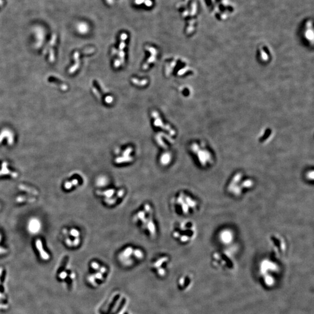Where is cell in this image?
I'll list each match as a JSON object with an SVG mask.
<instances>
[{
	"mask_svg": "<svg viewBox=\"0 0 314 314\" xmlns=\"http://www.w3.org/2000/svg\"><path fill=\"white\" fill-rule=\"evenodd\" d=\"M1 173L2 175H8L11 174V175L13 178H16L18 176V174L15 172H11L9 169L7 168V164L6 162H4L2 164V169H1Z\"/></svg>",
	"mask_w": 314,
	"mask_h": 314,
	"instance_id": "obj_20",
	"label": "cell"
},
{
	"mask_svg": "<svg viewBox=\"0 0 314 314\" xmlns=\"http://www.w3.org/2000/svg\"><path fill=\"white\" fill-rule=\"evenodd\" d=\"M304 178L305 181L308 183H312L314 182V172L313 168H309L304 172Z\"/></svg>",
	"mask_w": 314,
	"mask_h": 314,
	"instance_id": "obj_18",
	"label": "cell"
},
{
	"mask_svg": "<svg viewBox=\"0 0 314 314\" xmlns=\"http://www.w3.org/2000/svg\"><path fill=\"white\" fill-rule=\"evenodd\" d=\"M0 175H2V173H1V171H0Z\"/></svg>",
	"mask_w": 314,
	"mask_h": 314,
	"instance_id": "obj_30",
	"label": "cell"
},
{
	"mask_svg": "<svg viewBox=\"0 0 314 314\" xmlns=\"http://www.w3.org/2000/svg\"><path fill=\"white\" fill-rule=\"evenodd\" d=\"M197 234V228L195 223L189 220L182 222L178 228L173 231L172 236L182 244L193 242Z\"/></svg>",
	"mask_w": 314,
	"mask_h": 314,
	"instance_id": "obj_5",
	"label": "cell"
},
{
	"mask_svg": "<svg viewBox=\"0 0 314 314\" xmlns=\"http://www.w3.org/2000/svg\"><path fill=\"white\" fill-rule=\"evenodd\" d=\"M133 251H134V248H133L131 246H128V247L125 248L121 252L119 256L120 260L127 265L131 264L132 262H133V260L132 259L131 257L132 256L134 259H135V257L133 256Z\"/></svg>",
	"mask_w": 314,
	"mask_h": 314,
	"instance_id": "obj_12",
	"label": "cell"
},
{
	"mask_svg": "<svg viewBox=\"0 0 314 314\" xmlns=\"http://www.w3.org/2000/svg\"><path fill=\"white\" fill-rule=\"evenodd\" d=\"M153 216L151 206L146 204L143 210L138 211L135 214L134 220L140 223L141 228L147 231L151 236H154L156 234L157 229Z\"/></svg>",
	"mask_w": 314,
	"mask_h": 314,
	"instance_id": "obj_6",
	"label": "cell"
},
{
	"mask_svg": "<svg viewBox=\"0 0 314 314\" xmlns=\"http://www.w3.org/2000/svg\"><path fill=\"white\" fill-rule=\"evenodd\" d=\"M257 58L262 63H268L272 59V53L267 45H260L257 49Z\"/></svg>",
	"mask_w": 314,
	"mask_h": 314,
	"instance_id": "obj_11",
	"label": "cell"
},
{
	"mask_svg": "<svg viewBox=\"0 0 314 314\" xmlns=\"http://www.w3.org/2000/svg\"><path fill=\"white\" fill-rule=\"evenodd\" d=\"M66 242H67V246H73L72 241L69 238H67L66 239Z\"/></svg>",
	"mask_w": 314,
	"mask_h": 314,
	"instance_id": "obj_28",
	"label": "cell"
},
{
	"mask_svg": "<svg viewBox=\"0 0 314 314\" xmlns=\"http://www.w3.org/2000/svg\"><path fill=\"white\" fill-rule=\"evenodd\" d=\"M4 252H5V250L4 249V248H2L0 247V253H2Z\"/></svg>",
	"mask_w": 314,
	"mask_h": 314,
	"instance_id": "obj_29",
	"label": "cell"
},
{
	"mask_svg": "<svg viewBox=\"0 0 314 314\" xmlns=\"http://www.w3.org/2000/svg\"><path fill=\"white\" fill-rule=\"evenodd\" d=\"M256 180L243 171L234 172L229 178L225 190L231 197L240 198L256 186Z\"/></svg>",
	"mask_w": 314,
	"mask_h": 314,
	"instance_id": "obj_1",
	"label": "cell"
},
{
	"mask_svg": "<svg viewBox=\"0 0 314 314\" xmlns=\"http://www.w3.org/2000/svg\"><path fill=\"white\" fill-rule=\"evenodd\" d=\"M302 38L307 45L313 47L314 45V28L313 22L311 19H306L301 27Z\"/></svg>",
	"mask_w": 314,
	"mask_h": 314,
	"instance_id": "obj_10",
	"label": "cell"
},
{
	"mask_svg": "<svg viewBox=\"0 0 314 314\" xmlns=\"http://www.w3.org/2000/svg\"><path fill=\"white\" fill-rule=\"evenodd\" d=\"M272 131L270 129L264 130V134L261 135L259 137V141L261 143H266L269 140L272 139Z\"/></svg>",
	"mask_w": 314,
	"mask_h": 314,
	"instance_id": "obj_16",
	"label": "cell"
},
{
	"mask_svg": "<svg viewBox=\"0 0 314 314\" xmlns=\"http://www.w3.org/2000/svg\"><path fill=\"white\" fill-rule=\"evenodd\" d=\"M69 233L71 234V236H72L73 238H79V236H80V232L77 229H75V228L71 229L70 230Z\"/></svg>",
	"mask_w": 314,
	"mask_h": 314,
	"instance_id": "obj_24",
	"label": "cell"
},
{
	"mask_svg": "<svg viewBox=\"0 0 314 314\" xmlns=\"http://www.w3.org/2000/svg\"><path fill=\"white\" fill-rule=\"evenodd\" d=\"M190 149L197 165L201 169L208 170L214 165L215 163V154L205 141H194L190 145Z\"/></svg>",
	"mask_w": 314,
	"mask_h": 314,
	"instance_id": "obj_2",
	"label": "cell"
},
{
	"mask_svg": "<svg viewBox=\"0 0 314 314\" xmlns=\"http://www.w3.org/2000/svg\"><path fill=\"white\" fill-rule=\"evenodd\" d=\"M174 204L178 212L184 216L194 214L200 207L197 199L185 192H180L178 193L175 197Z\"/></svg>",
	"mask_w": 314,
	"mask_h": 314,
	"instance_id": "obj_3",
	"label": "cell"
},
{
	"mask_svg": "<svg viewBox=\"0 0 314 314\" xmlns=\"http://www.w3.org/2000/svg\"><path fill=\"white\" fill-rule=\"evenodd\" d=\"M1 235H0V240H1Z\"/></svg>",
	"mask_w": 314,
	"mask_h": 314,
	"instance_id": "obj_31",
	"label": "cell"
},
{
	"mask_svg": "<svg viewBox=\"0 0 314 314\" xmlns=\"http://www.w3.org/2000/svg\"><path fill=\"white\" fill-rule=\"evenodd\" d=\"M19 188H20L21 190H22L23 191H25V192H26L27 193H31V194H36V195H37L38 194V192H37V190L34 189V188H31L29 187H28L27 186H25L23 184H21L19 186Z\"/></svg>",
	"mask_w": 314,
	"mask_h": 314,
	"instance_id": "obj_21",
	"label": "cell"
},
{
	"mask_svg": "<svg viewBox=\"0 0 314 314\" xmlns=\"http://www.w3.org/2000/svg\"><path fill=\"white\" fill-rule=\"evenodd\" d=\"M64 187L67 190H70L73 187V185L71 182H67L64 184Z\"/></svg>",
	"mask_w": 314,
	"mask_h": 314,
	"instance_id": "obj_26",
	"label": "cell"
},
{
	"mask_svg": "<svg viewBox=\"0 0 314 314\" xmlns=\"http://www.w3.org/2000/svg\"><path fill=\"white\" fill-rule=\"evenodd\" d=\"M36 246L37 250H39V251L40 252V253L41 256V257L43 258V259H45V260H47L48 258V254H47V252H45L44 250H43V244H42V242L41 241L40 239H38L36 242Z\"/></svg>",
	"mask_w": 314,
	"mask_h": 314,
	"instance_id": "obj_19",
	"label": "cell"
},
{
	"mask_svg": "<svg viewBox=\"0 0 314 314\" xmlns=\"http://www.w3.org/2000/svg\"><path fill=\"white\" fill-rule=\"evenodd\" d=\"M28 228L29 230V232H31V233H38L41 229L40 222L39 221V220L36 218L31 219L28 224Z\"/></svg>",
	"mask_w": 314,
	"mask_h": 314,
	"instance_id": "obj_14",
	"label": "cell"
},
{
	"mask_svg": "<svg viewBox=\"0 0 314 314\" xmlns=\"http://www.w3.org/2000/svg\"><path fill=\"white\" fill-rule=\"evenodd\" d=\"M211 262L212 266L216 269L231 270L235 267L233 257L226 250H217L212 253Z\"/></svg>",
	"mask_w": 314,
	"mask_h": 314,
	"instance_id": "obj_7",
	"label": "cell"
},
{
	"mask_svg": "<svg viewBox=\"0 0 314 314\" xmlns=\"http://www.w3.org/2000/svg\"><path fill=\"white\" fill-rule=\"evenodd\" d=\"M172 155L171 153H165L163 154H162L161 156L160 157L159 161L163 166H167L171 163L172 161Z\"/></svg>",
	"mask_w": 314,
	"mask_h": 314,
	"instance_id": "obj_17",
	"label": "cell"
},
{
	"mask_svg": "<svg viewBox=\"0 0 314 314\" xmlns=\"http://www.w3.org/2000/svg\"><path fill=\"white\" fill-rule=\"evenodd\" d=\"M268 243L272 252L278 258L284 257L287 254L288 244L285 238L278 233H273L268 237Z\"/></svg>",
	"mask_w": 314,
	"mask_h": 314,
	"instance_id": "obj_8",
	"label": "cell"
},
{
	"mask_svg": "<svg viewBox=\"0 0 314 314\" xmlns=\"http://www.w3.org/2000/svg\"><path fill=\"white\" fill-rule=\"evenodd\" d=\"M80 29V31L81 32V33H85L87 32V30H88V27L87 26V25H85V24L83 25V24H81V26H79Z\"/></svg>",
	"mask_w": 314,
	"mask_h": 314,
	"instance_id": "obj_25",
	"label": "cell"
},
{
	"mask_svg": "<svg viewBox=\"0 0 314 314\" xmlns=\"http://www.w3.org/2000/svg\"><path fill=\"white\" fill-rule=\"evenodd\" d=\"M168 258L166 256H163L161 258H159L158 260L154 262V266L155 268H159L160 266L161 267V265L164 262H166V261H168Z\"/></svg>",
	"mask_w": 314,
	"mask_h": 314,
	"instance_id": "obj_22",
	"label": "cell"
},
{
	"mask_svg": "<svg viewBox=\"0 0 314 314\" xmlns=\"http://www.w3.org/2000/svg\"><path fill=\"white\" fill-rule=\"evenodd\" d=\"M71 183H72V185L73 186H77L79 184V180L77 179H74L72 180V181H71Z\"/></svg>",
	"mask_w": 314,
	"mask_h": 314,
	"instance_id": "obj_27",
	"label": "cell"
},
{
	"mask_svg": "<svg viewBox=\"0 0 314 314\" xmlns=\"http://www.w3.org/2000/svg\"><path fill=\"white\" fill-rule=\"evenodd\" d=\"M279 268L277 262L271 258H265L261 261L259 270L262 282L265 286L271 287L275 284L274 275L279 272Z\"/></svg>",
	"mask_w": 314,
	"mask_h": 314,
	"instance_id": "obj_4",
	"label": "cell"
},
{
	"mask_svg": "<svg viewBox=\"0 0 314 314\" xmlns=\"http://www.w3.org/2000/svg\"><path fill=\"white\" fill-rule=\"evenodd\" d=\"M153 117L155 119V125L157 126H161V127H162L163 129H166V130H168V132H170V134L171 135H175V131L172 129L171 128V127H169V126H165L163 125L162 124H161V123H162L161 122V119L159 118V117L158 116V113H157V112H153Z\"/></svg>",
	"mask_w": 314,
	"mask_h": 314,
	"instance_id": "obj_15",
	"label": "cell"
},
{
	"mask_svg": "<svg viewBox=\"0 0 314 314\" xmlns=\"http://www.w3.org/2000/svg\"><path fill=\"white\" fill-rule=\"evenodd\" d=\"M237 236L235 231L230 227H224L219 230L216 234V239L221 245L229 247L233 244Z\"/></svg>",
	"mask_w": 314,
	"mask_h": 314,
	"instance_id": "obj_9",
	"label": "cell"
},
{
	"mask_svg": "<svg viewBox=\"0 0 314 314\" xmlns=\"http://www.w3.org/2000/svg\"><path fill=\"white\" fill-rule=\"evenodd\" d=\"M16 201L18 202H23L25 201L29 202H34L36 200L34 198L28 197L25 196H19L16 198Z\"/></svg>",
	"mask_w": 314,
	"mask_h": 314,
	"instance_id": "obj_23",
	"label": "cell"
},
{
	"mask_svg": "<svg viewBox=\"0 0 314 314\" xmlns=\"http://www.w3.org/2000/svg\"><path fill=\"white\" fill-rule=\"evenodd\" d=\"M97 194L100 197H103L104 200L108 199L110 198L117 196V190L114 188H108L103 190H99L97 192Z\"/></svg>",
	"mask_w": 314,
	"mask_h": 314,
	"instance_id": "obj_13",
	"label": "cell"
}]
</instances>
